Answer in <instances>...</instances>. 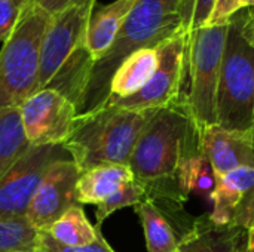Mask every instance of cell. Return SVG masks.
I'll return each instance as SVG.
<instances>
[{
    "instance_id": "cell-25",
    "label": "cell",
    "mask_w": 254,
    "mask_h": 252,
    "mask_svg": "<svg viewBox=\"0 0 254 252\" xmlns=\"http://www.w3.org/2000/svg\"><path fill=\"white\" fill-rule=\"evenodd\" d=\"M22 7L16 0H0V43L3 45L12 34L21 16Z\"/></svg>"
},
{
    "instance_id": "cell-1",
    "label": "cell",
    "mask_w": 254,
    "mask_h": 252,
    "mask_svg": "<svg viewBox=\"0 0 254 252\" xmlns=\"http://www.w3.org/2000/svg\"><path fill=\"white\" fill-rule=\"evenodd\" d=\"M201 150V129L192 117L185 95L158 108L144 125L128 166L152 201L183 203L177 174L189 156Z\"/></svg>"
},
{
    "instance_id": "cell-34",
    "label": "cell",
    "mask_w": 254,
    "mask_h": 252,
    "mask_svg": "<svg viewBox=\"0 0 254 252\" xmlns=\"http://www.w3.org/2000/svg\"><path fill=\"white\" fill-rule=\"evenodd\" d=\"M252 138H253V144H254V128L252 129Z\"/></svg>"
},
{
    "instance_id": "cell-11",
    "label": "cell",
    "mask_w": 254,
    "mask_h": 252,
    "mask_svg": "<svg viewBox=\"0 0 254 252\" xmlns=\"http://www.w3.org/2000/svg\"><path fill=\"white\" fill-rule=\"evenodd\" d=\"M79 175L80 171L70 156L52 163L25 212V220L36 230L46 232L64 212L79 205L76 198Z\"/></svg>"
},
{
    "instance_id": "cell-2",
    "label": "cell",
    "mask_w": 254,
    "mask_h": 252,
    "mask_svg": "<svg viewBox=\"0 0 254 252\" xmlns=\"http://www.w3.org/2000/svg\"><path fill=\"white\" fill-rule=\"evenodd\" d=\"M180 31H183V0H137L112 48L92 62L77 113H89L107 101L110 80L125 58L140 49L158 48Z\"/></svg>"
},
{
    "instance_id": "cell-13",
    "label": "cell",
    "mask_w": 254,
    "mask_h": 252,
    "mask_svg": "<svg viewBox=\"0 0 254 252\" xmlns=\"http://www.w3.org/2000/svg\"><path fill=\"white\" fill-rule=\"evenodd\" d=\"M201 147L213 168L214 178L243 166H254L252 132L231 131L214 123L201 129Z\"/></svg>"
},
{
    "instance_id": "cell-27",
    "label": "cell",
    "mask_w": 254,
    "mask_h": 252,
    "mask_svg": "<svg viewBox=\"0 0 254 252\" xmlns=\"http://www.w3.org/2000/svg\"><path fill=\"white\" fill-rule=\"evenodd\" d=\"M214 4H216V0H195V4H193V12H192V18H190V24H189V28H188V36L199 28V27H204L208 24V19L211 16V12L214 9Z\"/></svg>"
},
{
    "instance_id": "cell-32",
    "label": "cell",
    "mask_w": 254,
    "mask_h": 252,
    "mask_svg": "<svg viewBox=\"0 0 254 252\" xmlns=\"http://www.w3.org/2000/svg\"><path fill=\"white\" fill-rule=\"evenodd\" d=\"M246 7H254V0H244V9Z\"/></svg>"
},
{
    "instance_id": "cell-23",
    "label": "cell",
    "mask_w": 254,
    "mask_h": 252,
    "mask_svg": "<svg viewBox=\"0 0 254 252\" xmlns=\"http://www.w3.org/2000/svg\"><path fill=\"white\" fill-rule=\"evenodd\" d=\"M146 198H147V190L137 180H132V181L124 184L118 192H115L104 202L97 205V209H95L97 227L100 229L103 221L107 220L113 212H116L122 208L135 206L137 203H140Z\"/></svg>"
},
{
    "instance_id": "cell-29",
    "label": "cell",
    "mask_w": 254,
    "mask_h": 252,
    "mask_svg": "<svg viewBox=\"0 0 254 252\" xmlns=\"http://www.w3.org/2000/svg\"><path fill=\"white\" fill-rule=\"evenodd\" d=\"M74 0H33L31 3H36L43 10H46L49 15H55L61 10H64L67 6H70Z\"/></svg>"
},
{
    "instance_id": "cell-7",
    "label": "cell",
    "mask_w": 254,
    "mask_h": 252,
    "mask_svg": "<svg viewBox=\"0 0 254 252\" xmlns=\"http://www.w3.org/2000/svg\"><path fill=\"white\" fill-rule=\"evenodd\" d=\"M156 49L158 67L150 80L134 95L106 101L104 104L127 110L147 111L167 107L183 97L186 83L188 34L180 31L162 42Z\"/></svg>"
},
{
    "instance_id": "cell-8",
    "label": "cell",
    "mask_w": 254,
    "mask_h": 252,
    "mask_svg": "<svg viewBox=\"0 0 254 252\" xmlns=\"http://www.w3.org/2000/svg\"><path fill=\"white\" fill-rule=\"evenodd\" d=\"M94 7L95 0H74L51 18L42 42L37 91L46 88L68 59L85 48L86 30Z\"/></svg>"
},
{
    "instance_id": "cell-9",
    "label": "cell",
    "mask_w": 254,
    "mask_h": 252,
    "mask_svg": "<svg viewBox=\"0 0 254 252\" xmlns=\"http://www.w3.org/2000/svg\"><path fill=\"white\" fill-rule=\"evenodd\" d=\"M68 156L64 144L30 146L0 178V220L24 218L48 169Z\"/></svg>"
},
{
    "instance_id": "cell-22",
    "label": "cell",
    "mask_w": 254,
    "mask_h": 252,
    "mask_svg": "<svg viewBox=\"0 0 254 252\" xmlns=\"http://www.w3.org/2000/svg\"><path fill=\"white\" fill-rule=\"evenodd\" d=\"M40 232L27 220H0V252H37Z\"/></svg>"
},
{
    "instance_id": "cell-26",
    "label": "cell",
    "mask_w": 254,
    "mask_h": 252,
    "mask_svg": "<svg viewBox=\"0 0 254 252\" xmlns=\"http://www.w3.org/2000/svg\"><path fill=\"white\" fill-rule=\"evenodd\" d=\"M244 9V0H216L214 9L207 25L229 24L232 16Z\"/></svg>"
},
{
    "instance_id": "cell-12",
    "label": "cell",
    "mask_w": 254,
    "mask_h": 252,
    "mask_svg": "<svg viewBox=\"0 0 254 252\" xmlns=\"http://www.w3.org/2000/svg\"><path fill=\"white\" fill-rule=\"evenodd\" d=\"M210 218L220 226L250 230L254 220V166H243L216 178Z\"/></svg>"
},
{
    "instance_id": "cell-3",
    "label": "cell",
    "mask_w": 254,
    "mask_h": 252,
    "mask_svg": "<svg viewBox=\"0 0 254 252\" xmlns=\"http://www.w3.org/2000/svg\"><path fill=\"white\" fill-rule=\"evenodd\" d=\"M155 111L103 104L77 116L64 147L80 172L106 163L128 165L135 143Z\"/></svg>"
},
{
    "instance_id": "cell-4",
    "label": "cell",
    "mask_w": 254,
    "mask_h": 252,
    "mask_svg": "<svg viewBox=\"0 0 254 252\" xmlns=\"http://www.w3.org/2000/svg\"><path fill=\"white\" fill-rule=\"evenodd\" d=\"M51 18L36 3L22 7L0 50V110L18 108L37 91L42 42Z\"/></svg>"
},
{
    "instance_id": "cell-15",
    "label": "cell",
    "mask_w": 254,
    "mask_h": 252,
    "mask_svg": "<svg viewBox=\"0 0 254 252\" xmlns=\"http://www.w3.org/2000/svg\"><path fill=\"white\" fill-rule=\"evenodd\" d=\"M135 1L137 0H115L98 9L94 7L85 39V50L92 62L103 58L112 48Z\"/></svg>"
},
{
    "instance_id": "cell-30",
    "label": "cell",
    "mask_w": 254,
    "mask_h": 252,
    "mask_svg": "<svg viewBox=\"0 0 254 252\" xmlns=\"http://www.w3.org/2000/svg\"><path fill=\"white\" fill-rule=\"evenodd\" d=\"M193 4H195V0H183V31L185 33H188L189 24H190Z\"/></svg>"
},
{
    "instance_id": "cell-16",
    "label": "cell",
    "mask_w": 254,
    "mask_h": 252,
    "mask_svg": "<svg viewBox=\"0 0 254 252\" xmlns=\"http://www.w3.org/2000/svg\"><path fill=\"white\" fill-rule=\"evenodd\" d=\"M135 180L131 168L121 163L98 165L80 172L76 198L79 205H100L124 184Z\"/></svg>"
},
{
    "instance_id": "cell-35",
    "label": "cell",
    "mask_w": 254,
    "mask_h": 252,
    "mask_svg": "<svg viewBox=\"0 0 254 252\" xmlns=\"http://www.w3.org/2000/svg\"><path fill=\"white\" fill-rule=\"evenodd\" d=\"M174 252H180V251H179V250H177V251H174Z\"/></svg>"
},
{
    "instance_id": "cell-18",
    "label": "cell",
    "mask_w": 254,
    "mask_h": 252,
    "mask_svg": "<svg viewBox=\"0 0 254 252\" xmlns=\"http://www.w3.org/2000/svg\"><path fill=\"white\" fill-rule=\"evenodd\" d=\"M134 209L144 230L147 252H174L179 250L180 238L176 236L173 226L155 201L146 198Z\"/></svg>"
},
{
    "instance_id": "cell-28",
    "label": "cell",
    "mask_w": 254,
    "mask_h": 252,
    "mask_svg": "<svg viewBox=\"0 0 254 252\" xmlns=\"http://www.w3.org/2000/svg\"><path fill=\"white\" fill-rule=\"evenodd\" d=\"M243 36L254 45V7H246L235 15Z\"/></svg>"
},
{
    "instance_id": "cell-19",
    "label": "cell",
    "mask_w": 254,
    "mask_h": 252,
    "mask_svg": "<svg viewBox=\"0 0 254 252\" xmlns=\"http://www.w3.org/2000/svg\"><path fill=\"white\" fill-rule=\"evenodd\" d=\"M43 233L65 247L89 245L94 244L101 235L100 229L97 226H92L91 221L86 218L80 205L71 206Z\"/></svg>"
},
{
    "instance_id": "cell-31",
    "label": "cell",
    "mask_w": 254,
    "mask_h": 252,
    "mask_svg": "<svg viewBox=\"0 0 254 252\" xmlns=\"http://www.w3.org/2000/svg\"><path fill=\"white\" fill-rule=\"evenodd\" d=\"M247 245H249V251L254 252V220L250 230L247 232Z\"/></svg>"
},
{
    "instance_id": "cell-24",
    "label": "cell",
    "mask_w": 254,
    "mask_h": 252,
    "mask_svg": "<svg viewBox=\"0 0 254 252\" xmlns=\"http://www.w3.org/2000/svg\"><path fill=\"white\" fill-rule=\"evenodd\" d=\"M37 252H115L113 248L106 242V239L100 235L94 244L83 245V247H65L54 239H51L46 233L40 232L39 236V247Z\"/></svg>"
},
{
    "instance_id": "cell-21",
    "label": "cell",
    "mask_w": 254,
    "mask_h": 252,
    "mask_svg": "<svg viewBox=\"0 0 254 252\" xmlns=\"http://www.w3.org/2000/svg\"><path fill=\"white\" fill-rule=\"evenodd\" d=\"M28 147L19 110H0V178Z\"/></svg>"
},
{
    "instance_id": "cell-5",
    "label": "cell",
    "mask_w": 254,
    "mask_h": 252,
    "mask_svg": "<svg viewBox=\"0 0 254 252\" xmlns=\"http://www.w3.org/2000/svg\"><path fill=\"white\" fill-rule=\"evenodd\" d=\"M217 125L240 132L254 128V45L232 16L225 42L217 91Z\"/></svg>"
},
{
    "instance_id": "cell-10",
    "label": "cell",
    "mask_w": 254,
    "mask_h": 252,
    "mask_svg": "<svg viewBox=\"0 0 254 252\" xmlns=\"http://www.w3.org/2000/svg\"><path fill=\"white\" fill-rule=\"evenodd\" d=\"M18 110L30 146L64 144L79 116L74 102L52 88L36 91Z\"/></svg>"
},
{
    "instance_id": "cell-33",
    "label": "cell",
    "mask_w": 254,
    "mask_h": 252,
    "mask_svg": "<svg viewBox=\"0 0 254 252\" xmlns=\"http://www.w3.org/2000/svg\"><path fill=\"white\" fill-rule=\"evenodd\" d=\"M18 1V4L21 6V7H24V6H27L28 3H31L33 0H16Z\"/></svg>"
},
{
    "instance_id": "cell-14",
    "label": "cell",
    "mask_w": 254,
    "mask_h": 252,
    "mask_svg": "<svg viewBox=\"0 0 254 252\" xmlns=\"http://www.w3.org/2000/svg\"><path fill=\"white\" fill-rule=\"evenodd\" d=\"M180 252H249L247 230L216 224L208 214L193 221L180 238Z\"/></svg>"
},
{
    "instance_id": "cell-20",
    "label": "cell",
    "mask_w": 254,
    "mask_h": 252,
    "mask_svg": "<svg viewBox=\"0 0 254 252\" xmlns=\"http://www.w3.org/2000/svg\"><path fill=\"white\" fill-rule=\"evenodd\" d=\"M177 183H179V190L185 198V201L192 193L210 199L216 186V178H214L213 168L205 153L202 151V147L199 151L185 159L177 174Z\"/></svg>"
},
{
    "instance_id": "cell-6",
    "label": "cell",
    "mask_w": 254,
    "mask_h": 252,
    "mask_svg": "<svg viewBox=\"0 0 254 252\" xmlns=\"http://www.w3.org/2000/svg\"><path fill=\"white\" fill-rule=\"evenodd\" d=\"M229 24L204 25L188 36L185 100L199 129L217 123V91Z\"/></svg>"
},
{
    "instance_id": "cell-36",
    "label": "cell",
    "mask_w": 254,
    "mask_h": 252,
    "mask_svg": "<svg viewBox=\"0 0 254 252\" xmlns=\"http://www.w3.org/2000/svg\"><path fill=\"white\" fill-rule=\"evenodd\" d=\"M249 252H252V251H249Z\"/></svg>"
},
{
    "instance_id": "cell-17",
    "label": "cell",
    "mask_w": 254,
    "mask_h": 252,
    "mask_svg": "<svg viewBox=\"0 0 254 252\" xmlns=\"http://www.w3.org/2000/svg\"><path fill=\"white\" fill-rule=\"evenodd\" d=\"M158 67V49L146 48L131 53L115 71L107 101L127 98L138 92L153 76Z\"/></svg>"
}]
</instances>
